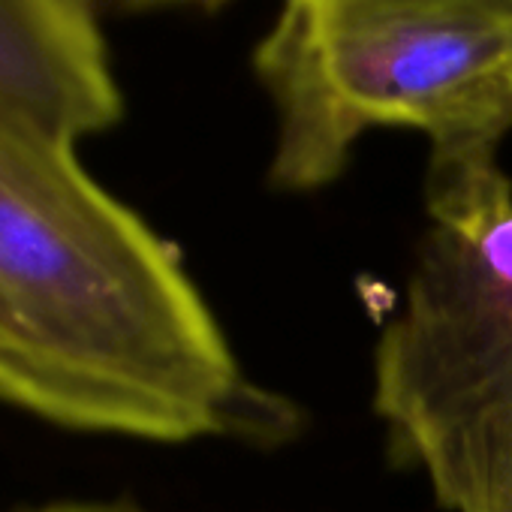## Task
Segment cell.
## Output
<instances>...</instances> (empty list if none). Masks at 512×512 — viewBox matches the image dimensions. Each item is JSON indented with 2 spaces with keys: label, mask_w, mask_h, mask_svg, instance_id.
Segmentation results:
<instances>
[{
  "label": "cell",
  "mask_w": 512,
  "mask_h": 512,
  "mask_svg": "<svg viewBox=\"0 0 512 512\" xmlns=\"http://www.w3.org/2000/svg\"><path fill=\"white\" fill-rule=\"evenodd\" d=\"M253 70L275 190L332 184L377 127L422 133L428 163L488 160L512 133V0H281Z\"/></svg>",
  "instance_id": "7a4b0ae2"
},
{
  "label": "cell",
  "mask_w": 512,
  "mask_h": 512,
  "mask_svg": "<svg viewBox=\"0 0 512 512\" xmlns=\"http://www.w3.org/2000/svg\"><path fill=\"white\" fill-rule=\"evenodd\" d=\"M413 464L449 512H512V398L458 422Z\"/></svg>",
  "instance_id": "5b68a950"
},
{
  "label": "cell",
  "mask_w": 512,
  "mask_h": 512,
  "mask_svg": "<svg viewBox=\"0 0 512 512\" xmlns=\"http://www.w3.org/2000/svg\"><path fill=\"white\" fill-rule=\"evenodd\" d=\"M428 229L374 350V410L395 458L512 398V181L497 157L428 163Z\"/></svg>",
  "instance_id": "3957f363"
},
{
  "label": "cell",
  "mask_w": 512,
  "mask_h": 512,
  "mask_svg": "<svg viewBox=\"0 0 512 512\" xmlns=\"http://www.w3.org/2000/svg\"><path fill=\"white\" fill-rule=\"evenodd\" d=\"M106 4L124 7V10H169V7H202V10H214L226 0H106Z\"/></svg>",
  "instance_id": "52a82bcc"
},
{
  "label": "cell",
  "mask_w": 512,
  "mask_h": 512,
  "mask_svg": "<svg viewBox=\"0 0 512 512\" xmlns=\"http://www.w3.org/2000/svg\"><path fill=\"white\" fill-rule=\"evenodd\" d=\"M0 401L148 443L293 431V410L244 377L178 247L73 142L4 106Z\"/></svg>",
  "instance_id": "6da1fadb"
},
{
  "label": "cell",
  "mask_w": 512,
  "mask_h": 512,
  "mask_svg": "<svg viewBox=\"0 0 512 512\" xmlns=\"http://www.w3.org/2000/svg\"><path fill=\"white\" fill-rule=\"evenodd\" d=\"M0 106L73 145L121 121L94 0H0Z\"/></svg>",
  "instance_id": "277c9868"
},
{
  "label": "cell",
  "mask_w": 512,
  "mask_h": 512,
  "mask_svg": "<svg viewBox=\"0 0 512 512\" xmlns=\"http://www.w3.org/2000/svg\"><path fill=\"white\" fill-rule=\"evenodd\" d=\"M19 512H139V509L124 506V503H97V500H55V503L19 509Z\"/></svg>",
  "instance_id": "8992f818"
}]
</instances>
